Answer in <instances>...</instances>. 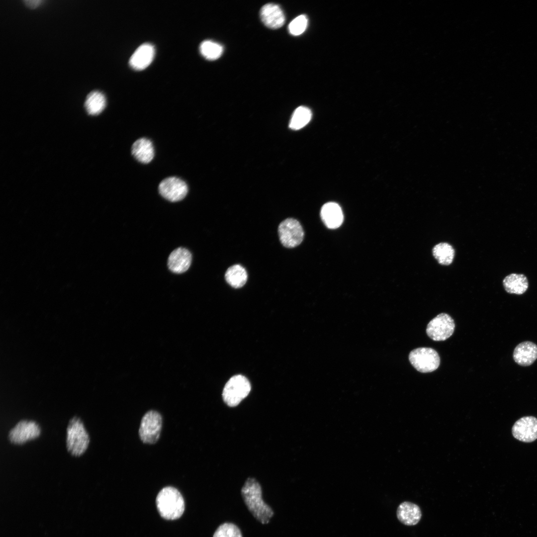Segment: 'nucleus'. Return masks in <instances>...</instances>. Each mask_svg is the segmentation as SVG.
Listing matches in <instances>:
<instances>
[{"label":"nucleus","mask_w":537,"mask_h":537,"mask_svg":"<svg viewBox=\"0 0 537 537\" xmlns=\"http://www.w3.org/2000/svg\"><path fill=\"white\" fill-rule=\"evenodd\" d=\"M241 494L248 509L263 524H267L274 514L271 507L262 499L261 485L254 478H248L241 489Z\"/></svg>","instance_id":"nucleus-1"},{"label":"nucleus","mask_w":537,"mask_h":537,"mask_svg":"<svg viewBox=\"0 0 537 537\" xmlns=\"http://www.w3.org/2000/svg\"><path fill=\"white\" fill-rule=\"evenodd\" d=\"M156 505L161 516L167 520H176L181 516L184 510V502L180 492L175 488H163L156 499Z\"/></svg>","instance_id":"nucleus-2"},{"label":"nucleus","mask_w":537,"mask_h":537,"mask_svg":"<svg viewBox=\"0 0 537 537\" xmlns=\"http://www.w3.org/2000/svg\"><path fill=\"white\" fill-rule=\"evenodd\" d=\"M66 433L68 451L74 456L83 455L89 447L90 438L81 419L76 416L71 418Z\"/></svg>","instance_id":"nucleus-3"},{"label":"nucleus","mask_w":537,"mask_h":537,"mask_svg":"<svg viewBox=\"0 0 537 537\" xmlns=\"http://www.w3.org/2000/svg\"><path fill=\"white\" fill-rule=\"evenodd\" d=\"M251 389V384L246 377L242 375L233 376L225 385L223 400L228 406L235 407L248 395Z\"/></svg>","instance_id":"nucleus-4"},{"label":"nucleus","mask_w":537,"mask_h":537,"mask_svg":"<svg viewBox=\"0 0 537 537\" xmlns=\"http://www.w3.org/2000/svg\"><path fill=\"white\" fill-rule=\"evenodd\" d=\"M409 359L413 366L422 373L432 372L440 364L438 353L431 348H419L412 350L409 354Z\"/></svg>","instance_id":"nucleus-5"},{"label":"nucleus","mask_w":537,"mask_h":537,"mask_svg":"<svg viewBox=\"0 0 537 537\" xmlns=\"http://www.w3.org/2000/svg\"><path fill=\"white\" fill-rule=\"evenodd\" d=\"M162 417L156 411H148L142 417L139 435L141 441L145 444H153L159 439L162 428Z\"/></svg>","instance_id":"nucleus-6"},{"label":"nucleus","mask_w":537,"mask_h":537,"mask_svg":"<svg viewBox=\"0 0 537 537\" xmlns=\"http://www.w3.org/2000/svg\"><path fill=\"white\" fill-rule=\"evenodd\" d=\"M278 233L281 243L288 248H294L300 245L304 235L300 223L291 218L285 219L279 224Z\"/></svg>","instance_id":"nucleus-7"},{"label":"nucleus","mask_w":537,"mask_h":537,"mask_svg":"<svg viewBox=\"0 0 537 537\" xmlns=\"http://www.w3.org/2000/svg\"><path fill=\"white\" fill-rule=\"evenodd\" d=\"M41 433V427L36 421L22 420L9 431L8 438L13 444L22 445L38 438Z\"/></svg>","instance_id":"nucleus-8"},{"label":"nucleus","mask_w":537,"mask_h":537,"mask_svg":"<svg viewBox=\"0 0 537 537\" xmlns=\"http://www.w3.org/2000/svg\"><path fill=\"white\" fill-rule=\"evenodd\" d=\"M454 327L455 324L452 318L447 314L441 313L428 323L426 333L433 340L443 341L452 335Z\"/></svg>","instance_id":"nucleus-9"},{"label":"nucleus","mask_w":537,"mask_h":537,"mask_svg":"<svg viewBox=\"0 0 537 537\" xmlns=\"http://www.w3.org/2000/svg\"><path fill=\"white\" fill-rule=\"evenodd\" d=\"M159 191L165 199L171 202H177L183 199L187 195L188 187L181 179L171 177L163 180L159 185Z\"/></svg>","instance_id":"nucleus-10"},{"label":"nucleus","mask_w":537,"mask_h":537,"mask_svg":"<svg viewBox=\"0 0 537 537\" xmlns=\"http://www.w3.org/2000/svg\"><path fill=\"white\" fill-rule=\"evenodd\" d=\"M513 436L524 443H531L537 439V418L525 416L518 420L512 428Z\"/></svg>","instance_id":"nucleus-11"},{"label":"nucleus","mask_w":537,"mask_h":537,"mask_svg":"<svg viewBox=\"0 0 537 537\" xmlns=\"http://www.w3.org/2000/svg\"><path fill=\"white\" fill-rule=\"evenodd\" d=\"M192 260L191 253L186 248L179 247L169 255L167 265L169 269L175 273H182L189 268Z\"/></svg>","instance_id":"nucleus-12"},{"label":"nucleus","mask_w":537,"mask_h":537,"mask_svg":"<svg viewBox=\"0 0 537 537\" xmlns=\"http://www.w3.org/2000/svg\"><path fill=\"white\" fill-rule=\"evenodd\" d=\"M513 358L521 366L532 365L537 359V345L531 341L520 343L514 350Z\"/></svg>","instance_id":"nucleus-13"},{"label":"nucleus","mask_w":537,"mask_h":537,"mask_svg":"<svg viewBox=\"0 0 537 537\" xmlns=\"http://www.w3.org/2000/svg\"><path fill=\"white\" fill-rule=\"evenodd\" d=\"M260 17L264 24L271 29L281 27L285 22L282 10L279 5L274 3L264 5L260 10Z\"/></svg>","instance_id":"nucleus-14"},{"label":"nucleus","mask_w":537,"mask_h":537,"mask_svg":"<svg viewBox=\"0 0 537 537\" xmlns=\"http://www.w3.org/2000/svg\"><path fill=\"white\" fill-rule=\"evenodd\" d=\"M398 520L403 525L415 526L421 520L422 516L420 507L412 502L404 501L398 507L396 511Z\"/></svg>","instance_id":"nucleus-15"},{"label":"nucleus","mask_w":537,"mask_h":537,"mask_svg":"<svg viewBox=\"0 0 537 537\" xmlns=\"http://www.w3.org/2000/svg\"><path fill=\"white\" fill-rule=\"evenodd\" d=\"M154 55V46L150 43L143 44L138 47L131 56L129 64L135 70H143L151 63Z\"/></svg>","instance_id":"nucleus-16"},{"label":"nucleus","mask_w":537,"mask_h":537,"mask_svg":"<svg viewBox=\"0 0 537 537\" xmlns=\"http://www.w3.org/2000/svg\"><path fill=\"white\" fill-rule=\"evenodd\" d=\"M320 215L325 225L329 229L339 227L344 220L343 213L340 205L333 202H328L322 207Z\"/></svg>","instance_id":"nucleus-17"},{"label":"nucleus","mask_w":537,"mask_h":537,"mask_svg":"<svg viewBox=\"0 0 537 537\" xmlns=\"http://www.w3.org/2000/svg\"><path fill=\"white\" fill-rule=\"evenodd\" d=\"M131 153L135 159L143 164L150 163L155 155L152 142L145 138L138 139L133 144Z\"/></svg>","instance_id":"nucleus-18"},{"label":"nucleus","mask_w":537,"mask_h":537,"mask_svg":"<svg viewBox=\"0 0 537 537\" xmlns=\"http://www.w3.org/2000/svg\"><path fill=\"white\" fill-rule=\"evenodd\" d=\"M503 284L507 292L517 295L524 293L529 287L527 277L523 274L515 273L506 276L503 280Z\"/></svg>","instance_id":"nucleus-19"},{"label":"nucleus","mask_w":537,"mask_h":537,"mask_svg":"<svg viewBox=\"0 0 537 537\" xmlns=\"http://www.w3.org/2000/svg\"><path fill=\"white\" fill-rule=\"evenodd\" d=\"M247 278L246 270L243 266L239 264L230 267L225 273L226 282L235 288L243 286L247 282Z\"/></svg>","instance_id":"nucleus-20"},{"label":"nucleus","mask_w":537,"mask_h":537,"mask_svg":"<svg viewBox=\"0 0 537 537\" xmlns=\"http://www.w3.org/2000/svg\"><path fill=\"white\" fill-rule=\"evenodd\" d=\"M106 105V98L104 94L98 90L90 92L87 96L85 107L90 115H97L101 112Z\"/></svg>","instance_id":"nucleus-21"},{"label":"nucleus","mask_w":537,"mask_h":537,"mask_svg":"<svg viewBox=\"0 0 537 537\" xmlns=\"http://www.w3.org/2000/svg\"><path fill=\"white\" fill-rule=\"evenodd\" d=\"M435 258L442 265H449L453 261L454 251L452 247L447 243H440L433 249Z\"/></svg>","instance_id":"nucleus-22"},{"label":"nucleus","mask_w":537,"mask_h":537,"mask_svg":"<svg viewBox=\"0 0 537 537\" xmlns=\"http://www.w3.org/2000/svg\"><path fill=\"white\" fill-rule=\"evenodd\" d=\"M312 117V113L308 107L301 106L294 111L291 117L289 127L293 130L300 129L306 125Z\"/></svg>","instance_id":"nucleus-23"},{"label":"nucleus","mask_w":537,"mask_h":537,"mask_svg":"<svg viewBox=\"0 0 537 537\" xmlns=\"http://www.w3.org/2000/svg\"><path fill=\"white\" fill-rule=\"evenodd\" d=\"M199 50L201 55L206 59L214 60L222 55L223 47L217 42L205 40L200 44Z\"/></svg>","instance_id":"nucleus-24"},{"label":"nucleus","mask_w":537,"mask_h":537,"mask_svg":"<svg viewBox=\"0 0 537 537\" xmlns=\"http://www.w3.org/2000/svg\"><path fill=\"white\" fill-rule=\"evenodd\" d=\"M213 537H243L240 529L232 523L220 525L214 533Z\"/></svg>","instance_id":"nucleus-25"},{"label":"nucleus","mask_w":537,"mask_h":537,"mask_svg":"<svg viewBox=\"0 0 537 537\" xmlns=\"http://www.w3.org/2000/svg\"><path fill=\"white\" fill-rule=\"evenodd\" d=\"M308 23L306 15H300L294 18L288 25V30L293 35H300L305 30Z\"/></svg>","instance_id":"nucleus-26"},{"label":"nucleus","mask_w":537,"mask_h":537,"mask_svg":"<svg viewBox=\"0 0 537 537\" xmlns=\"http://www.w3.org/2000/svg\"><path fill=\"white\" fill-rule=\"evenodd\" d=\"M25 4L29 7L35 8L37 7L42 1L39 0H24Z\"/></svg>","instance_id":"nucleus-27"}]
</instances>
